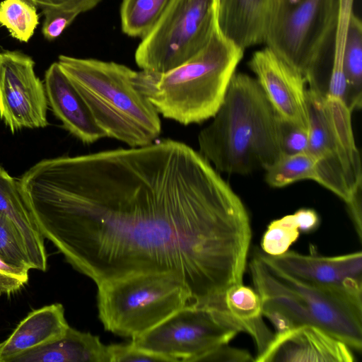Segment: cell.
<instances>
[{"instance_id": "e575fe53", "label": "cell", "mask_w": 362, "mask_h": 362, "mask_svg": "<svg viewBox=\"0 0 362 362\" xmlns=\"http://www.w3.org/2000/svg\"><path fill=\"white\" fill-rule=\"evenodd\" d=\"M346 205L358 238L361 240L362 236L361 192L358 193Z\"/></svg>"}, {"instance_id": "44dd1931", "label": "cell", "mask_w": 362, "mask_h": 362, "mask_svg": "<svg viewBox=\"0 0 362 362\" xmlns=\"http://www.w3.org/2000/svg\"><path fill=\"white\" fill-rule=\"evenodd\" d=\"M224 306L226 312L243 332L252 337L257 347V357L261 356L270 344L274 334L263 321L259 294L243 284L235 285L226 292Z\"/></svg>"}, {"instance_id": "9a60e30c", "label": "cell", "mask_w": 362, "mask_h": 362, "mask_svg": "<svg viewBox=\"0 0 362 362\" xmlns=\"http://www.w3.org/2000/svg\"><path fill=\"white\" fill-rule=\"evenodd\" d=\"M45 83L48 104L67 131L86 144H93L105 137L58 62L52 63L47 69Z\"/></svg>"}, {"instance_id": "277c9868", "label": "cell", "mask_w": 362, "mask_h": 362, "mask_svg": "<svg viewBox=\"0 0 362 362\" xmlns=\"http://www.w3.org/2000/svg\"><path fill=\"white\" fill-rule=\"evenodd\" d=\"M57 62L105 137L132 148L157 140L162 129L159 114L134 85L136 71L114 62L66 55Z\"/></svg>"}, {"instance_id": "4dcf8cb0", "label": "cell", "mask_w": 362, "mask_h": 362, "mask_svg": "<svg viewBox=\"0 0 362 362\" xmlns=\"http://www.w3.org/2000/svg\"><path fill=\"white\" fill-rule=\"evenodd\" d=\"M110 362L122 361H168L165 358L147 353L128 344L107 346Z\"/></svg>"}, {"instance_id": "7a4b0ae2", "label": "cell", "mask_w": 362, "mask_h": 362, "mask_svg": "<svg viewBox=\"0 0 362 362\" xmlns=\"http://www.w3.org/2000/svg\"><path fill=\"white\" fill-rule=\"evenodd\" d=\"M212 118L198 135L199 152L218 172L247 175L281 155L279 116L256 78L235 72Z\"/></svg>"}, {"instance_id": "ba28073f", "label": "cell", "mask_w": 362, "mask_h": 362, "mask_svg": "<svg viewBox=\"0 0 362 362\" xmlns=\"http://www.w3.org/2000/svg\"><path fill=\"white\" fill-rule=\"evenodd\" d=\"M216 27V0H170L156 25L141 40L136 64L146 71H168L201 50Z\"/></svg>"}, {"instance_id": "8992f818", "label": "cell", "mask_w": 362, "mask_h": 362, "mask_svg": "<svg viewBox=\"0 0 362 362\" xmlns=\"http://www.w3.org/2000/svg\"><path fill=\"white\" fill-rule=\"evenodd\" d=\"M98 286L99 317L105 329L134 337L191 303L184 283L167 272L141 273Z\"/></svg>"}, {"instance_id": "f546056e", "label": "cell", "mask_w": 362, "mask_h": 362, "mask_svg": "<svg viewBox=\"0 0 362 362\" xmlns=\"http://www.w3.org/2000/svg\"><path fill=\"white\" fill-rule=\"evenodd\" d=\"M42 13L45 19L42 33L45 38L49 41L59 37L79 15L77 13L57 9H45Z\"/></svg>"}, {"instance_id": "836d02e7", "label": "cell", "mask_w": 362, "mask_h": 362, "mask_svg": "<svg viewBox=\"0 0 362 362\" xmlns=\"http://www.w3.org/2000/svg\"><path fill=\"white\" fill-rule=\"evenodd\" d=\"M293 215L300 233H312L318 228L320 223L319 215L312 209H300Z\"/></svg>"}, {"instance_id": "d6986e66", "label": "cell", "mask_w": 362, "mask_h": 362, "mask_svg": "<svg viewBox=\"0 0 362 362\" xmlns=\"http://www.w3.org/2000/svg\"><path fill=\"white\" fill-rule=\"evenodd\" d=\"M110 362L107 346L98 336L69 327L61 338L32 349L11 362Z\"/></svg>"}, {"instance_id": "5b68a950", "label": "cell", "mask_w": 362, "mask_h": 362, "mask_svg": "<svg viewBox=\"0 0 362 362\" xmlns=\"http://www.w3.org/2000/svg\"><path fill=\"white\" fill-rule=\"evenodd\" d=\"M341 0H279L265 43L300 72L309 86L329 64Z\"/></svg>"}, {"instance_id": "ac0fdd59", "label": "cell", "mask_w": 362, "mask_h": 362, "mask_svg": "<svg viewBox=\"0 0 362 362\" xmlns=\"http://www.w3.org/2000/svg\"><path fill=\"white\" fill-rule=\"evenodd\" d=\"M0 213L8 217L19 231L32 269L45 272L47 255L42 235L19 180L0 165Z\"/></svg>"}, {"instance_id": "2e32d148", "label": "cell", "mask_w": 362, "mask_h": 362, "mask_svg": "<svg viewBox=\"0 0 362 362\" xmlns=\"http://www.w3.org/2000/svg\"><path fill=\"white\" fill-rule=\"evenodd\" d=\"M279 0H216L219 32L243 49L265 42Z\"/></svg>"}, {"instance_id": "cb8c5ba5", "label": "cell", "mask_w": 362, "mask_h": 362, "mask_svg": "<svg viewBox=\"0 0 362 362\" xmlns=\"http://www.w3.org/2000/svg\"><path fill=\"white\" fill-rule=\"evenodd\" d=\"M265 181L272 187H284L300 180L315 181V164L308 153L281 154L265 170Z\"/></svg>"}, {"instance_id": "5bb4252c", "label": "cell", "mask_w": 362, "mask_h": 362, "mask_svg": "<svg viewBox=\"0 0 362 362\" xmlns=\"http://www.w3.org/2000/svg\"><path fill=\"white\" fill-rule=\"evenodd\" d=\"M352 349L325 329L305 325L274 337L257 362H354Z\"/></svg>"}, {"instance_id": "7402d4cb", "label": "cell", "mask_w": 362, "mask_h": 362, "mask_svg": "<svg viewBox=\"0 0 362 362\" xmlns=\"http://www.w3.org/2000/svg\"><path fill=\"white\" fill-rule=\"evenodd\" d=\"M343 69L348 87L346 105L351 112L358 110L362 105V24L354 11L346 27Z\"/></svg>"}, {"instance_id": "603a6c76", "label": "cell", "mask_w": 362, "mask_h": 362, "mask_svg": "<svg viewBox=\"0 0 362 362\" xmlns=\"http://www.w3.org/2000/svg\"><path fill=\"white\" fill-rule=\"evenodd\" d=\"M170 0H122L121 29L131 37L146 36L156 25Z\"/></svg>"}, {"instance_id": "f1b7e54d", "label": "cell", "mask_w": 362, "mask_h": 362, "mask_svg": "<svg viewBox=\"0 0 362 362\" xmlns=\"http://www.w3.org/2000/svg\"><path fill=\"white\" fill-rule=\"evenodd\" d=\"M29 270L10 264L0 257V296H11L24 287L29 279Z\"/></svg>"}, {"instance_id": "8fae6325", "label": "cell", "mask_w": 362, "mask_h": 362, "mask_svg": "<svg viewBox=\"0 0 362 362\" xmlns=\"http://www.w3.org/2000/svg\"><path fill=\"white\" fill-rule=\"evenodd\" d=\"M268 267L305 284L331 289L362 302V253L325 257L287 250L279 255L257 253Z\"/></svg>"}, {"instance_id": "52a82bcc", "label": "cell", "mask_w": 362, "mask_h": 362, "mask_svg": "<svg viewBox=\"0 0 362 362\" xmlns=\"http://www.w3.org/2000/svg\"><path fill=\"white\" fill-rule=\"evenodd\" d=\"M308 145L317 182L346 204L362 190V169L351 123L341 99L307 88Z\"/></svg>"}, {"instance_id": "d6a6232c", "label": "cell", "mask_w": 362, "mask_h": 362, "mask_svg": "<svg viewBox=\"0 0 362 362\" xmlns=\"http://www.w3.org/2000/svg\"><path fill=\"white\" fill-rule=\"evenodd\" d=\"M199 361L250 362L255 361V358L245 350L224 344L206 354Z\"/></svg>"}, {"instance_id": "4fadbf2b", "label": "cell", "mask_w": 362, "mask_h": 362, "mask_svg": "<svg viewBox=\"0 0 362 362\" xmlns=\"http://www.w3.org/2000/svg\"><path fill=\"white\" fill-rule=\"evenodd\" d=\"M249 66L278 115L308 129L303 75L268 47L253 54Z\"/></svg>"}, {"instance_id": "3957f363", "label": "cell", "mask_w": 362, "mask_h": 362, "mask_svg": "<svg viewBox=\"0 0 362 362\" xmlns=\"http://www.w3.org/2000/svg\"><path fill=\"white\" fill-rule=\"evenodd\" d=\"M243 53L216 26L206 45L186 62L163 73L136 71L133 83L163 117L199 124L218 111Z\"/></svg>"}, {"instance_id": "d4e9b609", "label": "cell", "mask_w": 362, "mask_h": 362, "mask_svg": "<svg viewBox=\"0 0 362 362\" xmlns=\"http://www.w3.org/2000/svg\"><path fill=\"white\" fill-rule=\"evenodd\" d=\"M39 23L36 6L27 0L0 2V24L16 40L28 42Z\"/></svg>"}, {"instance_id": "83f0119b", "label": "cell", "mask_w": 362, "mask_h": 362, "mask_svg": "<svg viewBox=\"0 0 362 362\" xmlns=\"http://www.w3.org/2000/svg\"><path fill=\"white\" fill-rule=\"evenodd\" d=\"M308 129L279 117V141L281 154L307 152Z\"/></svg>"}, {"instance_id": "7c38bea8", "label": "cell", "mask_w": 362, "mask_h": 362, "mask_svg": "<svg viewBox=\"0 0 362 362\" xmlns=\"http://www.w3.org/2000/svg\"><path fill=\"white\" fill-rule=\"evenodd\" d=\"M267 267L303 300L315 325L351 349L362 348V302L337 291L312 286Z\"/></svg>"}, {"instance_id": "ffe728a7", "label": "cell", "mask_w": 362, "mask_h": 362, "mask_svg": "<svg viewBox=\"0 0 362 362\" xmlns=\"http://www.w3.org/2000/svg\"><path fill=\"white\" fill-rule=\"evenodd\" d=\"M250 269L255 290L262 304L281 311L296 327L315 325L300 295L276 276L257 254L250 262Z\"/></svg>"}, {"instance_id": "4316f807", "label": "cell", "mask_w": 362, "mask_h": 362, "mask_svg": "<svg viewBox=\"0 0 362 362\" xmlns=\"http://www.w3.org/2000/svg\"><path fill=\"white\" fill-rule=\"evenodd\" d=\"M0 257L13 266L31 269L22 237L13 223L0 213Z\"/></svg>"}, {"instance_id": "484cf974", "label": "cell", "mask_w": 362, "mask_h": 362, "mask_svg": "<svg viewBox=\"0 0 362 362\" xmlns=\"http://www.w3.org/2000/svg\"><path fill=\"white\" fill-rule=\"evenodd\" d=\"M300 233L293 215H286L268 226L261 241L262 249L269 255H281L288 250Z\"/></svg>"}, {"instance_id": "6da1fadb", "label": "cell", "mask_w": 362, "mask_h": 362, "mask_svg": "<svg viewBox=\"0 0 362 362\" xmlns=\"http://www.w3.org/2000/svg\"><path fill=\"white\" fill-rule=\"evenodd\" d=\"M20 182L44 238L96 284L167 272L187 286L191 304L218 306L243 284L247 211L185 143L44 159Z\"/></svg>"}, {"instance_id": "9c48e42d", "label": "cell", "mask_w": 362, "mask_h": 362, "mask_svg": "<svg viewBox=\"0 0 362 362\" xmlns=\"http://www.w3.org/2000/svg\"><path fill=\"white\" fill-rule=\"evenodd\" d=\"M242 328L217 308L188 304L163 322L134 337V347L168 361H199L216 348L228 344Z\"/></svg>"}, {"instance_id": "30bf717a", "label": "cell", "mask_w": 362, "mask_h": 362, "mask_svg": "<svg viewBox=\"0 0 362 362\" xmlns=\"http://www.w3.org/2000/svg\"><path fill=\"white\" fill-rule=\"evenodd\" d=\"M34 66L20 51H0V118L12 133L48 125L45 88Z\"/></svg>"}, {"instance_id": "1f68e13d", "label": "cell", "mask_w": 362, "mask_h": 362, "mask_svg": "<svg viewBox=\"0 0 362 362\" xmlns=\"http://www.w3.org/2000/svg\"><path fill=\"white\" fill-rule=\"evenodd\" d=\"M42 11L45 9H57L70 11L80 14L87 12L96 6L102 0H27Z\"/></svg>"}, {"instance_id": "e0dca14e", "label": "cell", "mask_w": 362, "mask_h": 362, "mask_svg": "<svg viewBox=\"0 0 362 362\" xmlns=\"http://www.w3.org/2000/svg\"><path fill=\"white\" fill-rule=\"evenodd\" d=\"M69 327L61 303L33 310L0 342V362H11L25 351L61 338Z\"/></svg>"}]
</instances>
